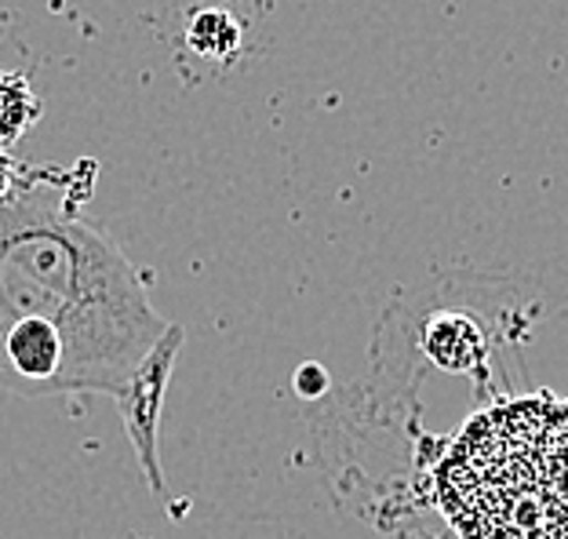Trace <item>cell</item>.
Wrapping results in <instances>:
<instances>
[{
	"instance_id": "1",
	"label": "cell",
	"mask_w": 568,
	"mask_h": 539,
	"mask_svg": "<svg viewBox=\"0 0 568 539\" xmlns=\"http://www.w3.org/2000/svg\"><path fill=\"white\" fill-rule=\"evenodd\" d=\"M95 161L26 169L0 201V336L16 328L59 332L88 394H118L172 321L153 311L132 260L88 223Z\"/></svg>"
},
{
	"instance_id": "2",
	"label": "cell",
	"mask_w": 568,
	"mask_h": 539,
	"mask_svg": "<svg viewBox=\"0 0 568 539\" xmlns=\"http://www.w3.org/2000/svg\"><path fill=\"white\" fill-rule=\"evenodd\" d=\"M437 496L463 539H568V401L518 397L474 416Z\"/></svg>"
},
{
	"instance_id": "3",
	"label": "cell",
	"mask_w": 568,
	"mask_h": 539,
	"mask_svg": "<svg viewBox=\"0 0 568 539\" xmlns=\"http://www.w3.org/2000/svg\"><path fill=\"white\" fill-rule=\"evenodd\" d=\"M183 339H186L183 328L168 325L164 336L150 346V354L142 357L132 376L124 379V387L113 394V397H118L124 430H128V438H132L139 470H142V478H146L150 492L158 496V499H164V492H168L164 489L161 452H158V441H161V413H164L168 387H172L175 357H179V350H183Z\"/></svg>"
},
{
	"instance_id": "4",
	"label": "cell",
	"mask_w": 568,
	"mask_h": 539,
	"mask_svg": "<svg viewBox=\"0 0 568 539\" xmlns=\"http://www.w3.org/2000/svg\"><path fill=\"white\" fill-rule=\"evenodd\" d=\"M426 354L445 372H474L485 357V332L463 314H442L426 325Z\"/></svg>"
},
{
	"instance_id": "5",
	"label": "cell",
	"mask_w": 568,
	"mask_h": 539,
	"mask_svg": "<svg viewBox=\"0 0 568 539\" xmlns=\"http://www.w3.org/2000/svg\"><path fill=\"white\" fill-rule=\"evenodd\" d=\"M44 102L33 84L16 70H0V150H11L41 121Z\"/></svg>"
},
{
	"instance_id": "6",
	"label": "cell",
	"mask_w": 568,
	"mask_h": 539,
	"mask_svg": "<svg viewBox=\"0 0 568 539\" xmlns=\"http://www.w3.org/2000/svg\"><path fill=\"white\" fill-rule=\"evenodd\" d=\"M186 44L197 51L201 59L223 62L241 48V22L223 8H204L186 26Z\"/></svg>"
},
{
	"instance_id": "7",
	"label": "cell",
	"mask_w": 568,
	"mask_h": 539,
	"mask_svg": "<svg viewBox=\"0 0 568 539\" xmlns=\"http://www.w3.org/2000/svg\"><path fill=\"white\" fill-rule=\"evenodd\" d=\"M22 172H26V164L16 161V153L0 150V201H8L11 194H16L19 183H22Z\"/></svg>"
},
{
	"instance_id": "8",
	"label": "cell",
	"mask_w": 568,
	"mask_h": 539,
	"mask_svg": "<svg viewBox=\"0 0 568 539\" xmlns=\"http://www.w3.org/2000/svg\"><path fill=\"white\" fill-rule=\"evenodd\" d=\"M325 387H328V376H325V372H321L317 365H306V368L295 372V390H300L303 397L325 394Z\"/></svg>"
}]
</instances>
